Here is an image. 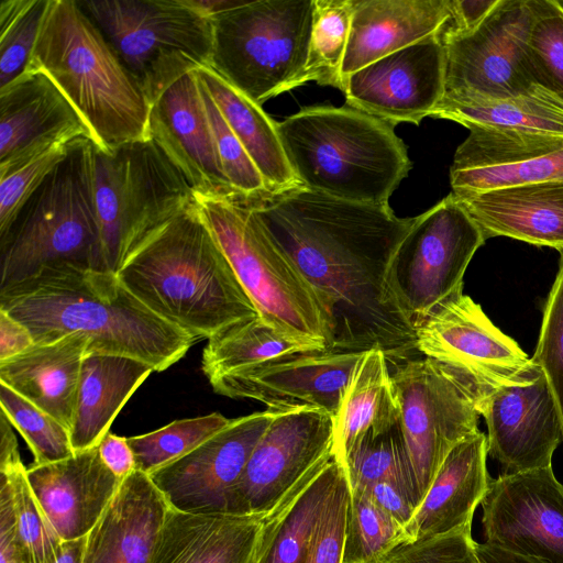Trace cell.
<instances>
[{
    "label": "cell",
    "instance_id": "f35d334b",
    "mask_svg": "<svg viewBox=\"0 0 563 563\" xmlns=\"http://www.w3.org/2000/svg\"><path fill=\"white\" fill-rule=\"evenodd\" d=\"M405 530L361 489H350L343 563H385L406 543Z\"/></svg>",
    "mask_w": 563,
    "mask_h": 563
},
{
    "label": "cell",
    "instance_id": "7a4b0ae2",
    "mask_svg": "<svg viewBox=\"0 0 563 563\" xmlns=\"http://www.w3.org/2000/svg\"><path fill=\"white\" fill-rule=\"evenodd\" d=\"M0 309L29 329L34 344L77 333L89 341L87 353L133 357L156 372L174 365L195 343L144 306L110 271L47 267L0 289Z\"/></svg>",
    "mask_w": 563,
    "mask_h": 563
},
{
    "label": "cell",
    "instance_id": "7dc6e473",
    "mask_svg": "<svg viewBox=\"0 0 563 563\" xmlns=\"http://www.w3.org/2000/svg\"><path fill=\"white\" fill-rule=\"evenodd\" d=\"M77 142L59 144L0 177V240L8 234L27 200Z\"/></svg>",
    "mask_w": 563,
    "mask_h": 563
},
{
    "label": "cell",
    "instance_id": "7402d4cb",
    "mask_svg": "<svg viewBox=\"0 0 563 563\" xmlns=\"http://www.w3.org/2000/svg\"><path fill=\"white\" fill-rule=\"evenodd\" d=\"M79 140L92 141L91 133L47 75L25 70L0 88V177Z\"/></svg>",
    "mask_w": 563,
    "mask_h": 563
},
{
    "label": "cell",
    "instance_id": "b9f144b4",
    "mask_svg": "<svg viewBox=\"0 0 563 563\" xmlns=\"http://www.w3.org/2000/svg\"><path fill=\"white\" fill-rule=\"evenodd\" d=\"M0 405L32 451L34 465L57 462L75 453L65 426L2 383Z\"/></svg>",
    "mask_w": 563,
    "mask_h": 563
},
{
    "label": "cell",
    "instance_id": "60d3db41",
    "mask_svg": "<svg viewBox=\"0 0 563 563\" xmlns=\"http://www.w3.org/2000/svg\"><path fill=\"white\" fill-rule=\"evenodd\" d=\"M219 412L179 419L153 432L126 438L134 454L135 470L150 474L189 453L230 423Z\"/></svg>",
    "mask_w": 563,
    "mask_h": 563
},
{
    "label": "cell",
    "instance_id": "277c9868",
    "mask_svg": "<svg viewBox=\"0 0 563 563\" xmlns=\"http://www.w3.org/2000/svg\"><path fill=\"white\" fill-rule=\"evenodd\" d=\"M25 70L55 82L101 150L150 139L141 86L78 1L48 0Z\"/></svg>",
    "mask_w": 563,
    "mask_h": 563
},
{
    "label": "cell",
    "instance_id": "f907efd6",
    "mask_svg": "<svg viewBox=\"0 0 563 563\" xmlns=\"http://www.w3.org/2000/svg\"><path fill=\"white\" fill-rule=\"evenodd\" d=\"M361 490L364 492L380 510L391 517L406 533L415 516L416 506L407 490L400 484L390 481H382L365 488H361Z\"/></svg>",
    "mask_w": 563,
    "mask_h": 563
},
{
    "label": "cell",
    "instance_id": "5b68a950",
    "mask_svg": "<svg viewBox=\"0 0 563 563\" xmlns=\"http://www.w3.org/2000/svg\"><path fill=\"white\" fill-rule=\"evenodd\" d=\"M277 131L299 184L339 199L388 203L411 168L394 126L351 107L305 108Z\"/></svg>",
    "mask_w": 563,
    "mask_h": 563
},
{
    "label": "cell",
    "instance_id": "ac0fdd59",
    "mask_svg": "<svg viewBox=\"0 0 563 563\" xmlns=\"http://www.w3.org/2000/svg\"><path fill=\"white\" fill-rule=\"evenodd\" d=\"M363 352L310 351L282 356L210 379L217 394L253 399L267 409L339 411Z\"/></svg>",
    "mask_w": 563,
    "mask_h": 563
},
{
    "label": "cell",
    "instance_id": "816d5d0a",
    "mask_svg": "<svg viewBox=\"0 0 563 563\" xmlns=\"http://www.w3.org/2000/svg\"><path fill=\"white\" fill-rule=\"evenodd\" d=\"M0 563H30L19 539L10 487L0 477Z\"/></svg>",
    "mask_w": 563,
    "mask_h": 563
},
{
    "label": "cell",
    "instance_id": "ab89813d",
    "mask_svg": "<svg viewBox=\"0 0 563 563\" xmlns=\"http://www.w3.org/2000/svg\"><path fill=\"white\" fill-rule=\"evenodd\" d=\"M0 477L10 487L16 532L30 563H55L63 540L33 493L26 467L21 460L0 464Z\"/></svg>",
    "mask_w": 563,
    "mask_h": 563
},
{
    "label": "cell",
    "instance_id": "7c38bea8",
    "mask_svg": "<svg viewBox=\"0 0 563 563\" xmlns=\"http://www.w3.org/2000/svg\"><path fill=\"white\" fill-rule=\"evenodd\" d=\"M485 242L452 192L413 218L393 256L389 284L415 329L443 302L463 292L466 268Z\"/></svg>",
    "mask_w": 563,
    "mask_h": 563
},
{
    "label": "cell",
    "instance_id": "db71d44e",
    "mask_svg": "<svg viewBox=\"0 0 563 563\" xmlns=\"http://www.w3.org/2000/svg\"><path fill=\"white\" fill-rule=\"evenodd\" d=\"M98 449L104 464L119 478L124 479L135 470L134 454L126 438L108 432Z\"/></svg>",
    "mask_w": 563,
    "mask_h": 563
},
{
    "label": "cell",
    "instance_id": "f5cc1de1",
    "mask_svg": "<svg viewBox=\"0 0 563 563\" xmlns=\"http://www.w3.org/2000/svg\"><path fill=\"white\" fill-rule=\"evenodd\" d=\"M499 0H451L452 16L443 31L468 33L489 15Z\"/></svg>",
    "mask_w": 563,
    "mask_h": 563
},
{
    "label": "cell",
    "instance_id": "4dcf8cb0",
    "mask_svg": "<svg viewBox=\"0 0 563 563\" xmlns=\"http://www.w3.org/2000/svg\"><path fill=\"white\" fill-rule=\"evenodd\" d=\"M154 368L140 360L86 353L69 430L75 452L97 446L114 418Z\"/></svg>",
    "mask_w": 563,
    "mask_h": 563
},
{
    "label": "cell",
    "instance_id": "8fae6325",
    "mask_svg": "<svg viewBox=\"0 0 563 563\" xmlns=\"http://www.w3.org/2000/svg\"><path fill=\"white\" fill-rule=\"evenodd\" d=\"M399 361L391 384L420 505L450 451L479 431L478 405L489 390L430 357Z\"/></svg>",
    "mask_w": 563,
    "mask_h": 563
},
{
    "label": "cell",
    "instance_id": "6da1fadb",
    "mask_svg": "<svg viewBox=\"0 0 563 563\" xmlns=\"http://www.w3.org/2000/svg\"><path fill=\"white\" fill-rule=\"evenodd\" d=\"M246 200L318 298L328 351L377 349L399 361L416 350V329L389 284L393 256L413 218H398L388 203L303 186Z\"/></svg>",
    "mask_w": 563,
    "mask_h": 563
},
{
    "label": "cell",
    "instance_id": "680465c9",
    "mask_svg": "<svg viewBox=\"0 0 563 563\" xmlns=\"http://www.w3.org/2000/svg\"><path fill=\"white\" fill-rule=\"evenodd\" d=\"M86 540L87 536L75 540L63 541L60 554L55 563H81Z\"/></svg>",
    "mask_w": 563,
    "mask_h": 563
},
{
    "label": "cell",
    "instance_id": "4fadbf2b",
    "mask_svg": "<svg viewBox=\"0 0 563 563\" xmlns=\"http://www.w3.org/2000/svg\"><path fill=\"white\" fill-rule=\"evenodd\" d=\"M332 417L277 411L234 487L231 516L269 517L334 457Z\"/></svg>",
    "mask_w": 563,
    "mask_h": 563
},
{
    "label": "cell",
    "instance_id": "d6986e66",
    "mask_svg": "<svg viewBox=\"0 0 563 563\" xmlns=\"http://www.w3.org/2000/svg\"><path fill=\"white\" fill-rule=\"evenodd\" d=\"M441 33L380 57L343 80L346 103L390 125H418L445 92Z\"/></svg>",
    "mask_w": 563,
    "mask_h": 563
},
{
    "label": "cell",
    "instance_id": "e575fe53",
    "mask_svg": "<svg viewBox=\"0 0 563 563\" xmlns=\"http://www.w3.org/2000/svg\"><path fill=\"white\" fill-rule=\"evenodd\" d=\"M334 457L266 518L255 563H305L322 508L342 472Z\"/></svg>",
    "mask_w": 563,
    "mask_h": 563
},
{
    "label": "cell",
    "instance_id": "11a10c76",
    "mask_svg": "<svg viewBox=\"0 0 563 563\" xmlns=\"http://www.w3.org/2000/svg\"><path fill=\"white\" fill-rule=\"evenodd\" d=\"M33 345L29 329L0 309V361L14 357Z\"/></svg>",
    "mask_w": 563,
    "mask_h": 563
},
{
    "label": "cell",
    "instance_id": "f6af8a7d",
    "mask_svg": "<svg viewBox=\"0 0 563 563\" xmlns=\"http://www.w3.org/2000/svg\"><path fill=\"white\" fill-rule=\"evenodd\" d=\"M559 269L545 300L533 362L544 374L553 396L563 442V249Z\"/></svg>",
    "mask_w": 563,
    "mask_h": 563
},
{
    "label": "cell",
    "instance_id": "4316f807",
    "mask_svg": "<svg viewBox=\"0 0 563 563\" xmlns=\"http://www.w3.org/2000/svg\"><path fill=\"white\" fill-rule=\"evenodd\" d=\"M455 197L485 240L507 236L537 246L563 249V181L523 184Z\"/></svg>",
    "mask_w": 563,
    "mask_h": 563
},
{
    "label": "cell",
    "instance_id": "8d00e7d4",
    "mask_svg": "<svg viewBox=\"0 0 563 563\" xmlns=\"http://www.w3.org/2000/svg\"><path fill=\"white\" fill-rule=\"evenodd\" d=\"M352 0H314V12L306 65L296 88L316 81L343 91L342 65L346 52Z\"/></svg>",
    "mask_w": 563,
    "mask_h": 563
},
{
    "label": "cell",
    "instance_id": "7bdbcfd3",
    "mask_svg": "<svg viewBox=\"0 0 563 563\" xmlns=\"http://www.w3.org/2000/svg\"><path fill=\"white\" fill-rule=\"evenodd\" d=\"M529 65L538 85L563 99V2L530 0Z\"/></svg>",
    "mask_w": 563,
    "mask_h": 563
},
{
    "label": "cell",
    "instance_id": "c3c4849f",
    "mask_svg": "<svg viewBox=\"0 0 563 563\" xmlns=\"http://www.w3.org/2000/svg\"><path fill=\"white\" fill-rule=\"evenodd\" d=\"M349 483L342 468L312 533L305 563H343Z\"/></svg>",
    "mask_w": 563,
    "mask_h": 563
},
{
    "label": "cell",
    "instance_id": "e0dca14e",
    "mask_svg": "<svg viewBox=\"0 0 563 563\" xmlns=\"http://www.w3.org/2000/svg\"><path fill=\"white\" fill-rule=\"evenodd\" d=\"M481 506L484 543L563 563V484L552 466L492 478Z\"/></svg>",
    "mask_w": 563,
    "mask_h": 563
},
{
    "label": "cell",
    "instance_id": "603a6c76",
    "mask_svg": "<svg viewBox=\"0 0 563 563\" xmlns=\"http://www.w3.org/2000/svg\"><path fill=\"white\" fill-rule=\"evenodd\" d=\"M148 134L195 194L239 195L222 170L196 69L184 74L150 104Z\"/></svg>",
    "mask_w": 563,
    "mask_h": 563
},
{
    "label": "cell",
    "instance_id": "9c48e42d",
    "mask_svg": "<svg viewBox=\"0 0 563 563\" xmlns=\"http://www.w3.org/2000/svg\"><path fill=\"white\" fill-rule=\"evenodd\" d=\"M313 12L314 0H258L211 16L208 67L258 104L296 88Z\"/></svg>",
    "mask_w": 563,
    "mask_h": 563
},
{
    "label": "cell",
    "instance_id": "836d02e7",
    "mask_svg": "<svg viewBox=\"0 0 563 563\" xmlns=\"http://www.w3.org/2000/svg\"><path fill=\"white\" fill-rule=\"evenodd\" d=\"M398 421L386 354L377 349L365 351L333 418L334 460L343 465L366 433H380Z\"/></svg>",
    "mask_w": 563,
    "mask_h": 563
},
{
    "label": "cell",
    "instance_id": "5bb4252c",
    "mask_svg": "<svg viewBox=\"0 0 563 563\" xmlns=\"http://www.w3.org/2000/svg\"><path fill=\"white\" fill-rule=\"evenodd\" d=\"M416 350L486 390L526 384L542 372L463 292L443 302L416 329Z\"/></svg>",
    "mask_w": 563,
    "mask_h": 563
},
{
    "label": "cell",
    "instance_id": "ba28073f",
    "mask_svg": "<svg viewBox=\"0 0 563 563\" xmlns=\"http://www.w3.org/2000/svg\"><path fill=\"white\" fill-rule=\"evenodd\" d=\"M86 153L106 267L117 273L130 253L194 200V190L151 139L110 152L87 140Z\"/></svg>",
    "mask_w": 563,
    "mask_h": 563
},
{
    "label": "cell",
    "instance_id": "cb8c5ba5",
    "mask_svg": "<svg viewBox=\"0 0 563 563\" xmlns=\"http://www.w3.org/2000/svg\"><path fill=\"white\" fill-rule=\"evenodd\" d=\"M31 488L63 541L86 537L103 515L123 479L102 461L98 445L26 468Z\"/></svg>",
    "mask_w": 563,
    "mask_h": 563
},
{
    "label": "cell",
    "instance_id": "9a60e30c",
    "mask_svg": "<svg viewBox=\"0 0 563 563\" xmlns=\"http://www.w3.org/2000/svg\"><path fill=\"white\" fill-rule=\"evenodd\" d=\"M531 22L530 0H499L474 31L442 30L445 91L509 97L537 86L527 55Z\"/></svg>",
    "mask_w": 563,
    "mask_h": 563
},
{
    "label": "cell",
    "instance_id": "83f0119b",
    "mask_svg": "<svg viewBox=\"0 0 563 563\" xmlns=\"http://www.w3.org/2000/svg\"><path fill=\"white\" fill-rule=\"evenodd\" d=\"M487 455V437L482 431L450 451L416 509L406 530V543L472 526L492 479Z\"/></svg>",
    "mask_w": 563,
    "mask_h": 563
},
{
    "label": "cell",
    "instance_id": "44dd1931",
    "mask_svg": "<svg viewBox=\"0 0 563 563\" xmlns=\"http://www.w3.org/2000/svg\"><path fill=\"white\" fill-rule=\"evenodd\" d=\"M478 412L487 426L488 455L501 466L500 475L552 466L562 429L542 372L532 382L489 390Z\"/></svg>",
    "mask_w": 563,
    "mask_h": 563
},
{
    "label": "cell",
    "instance_id": "f1b7e54d",
    "mask_svg": "<svg viewBox=\"0 0 563 563\" xmlns=\"http://www.w3.org/2000/svg\"><path fill=\"white\" fill-rule=\"evenodd\" d=\"M266 518L170 508L148 563H255Z\"/></svg>",
    "mask_w": 563,
    "mask_h": 563
},
{
    "label": "cell",
    "instance_id": "681fc988",
    "mask_svg": "<svg viewBox=\"0 0 563 563\" xmlns=\"http://www.w3.org/2000/svg\"><path fill=\"white\" fill-rule=\"evenodd\" d=\"M471 528L404 543L385 563H479Z\"/></svg>",
    "mask_w": 563,
    "mask_h": 563
},
{
    "label": "cell",
    "instance_id": "d4e9b609",
    "mask_svg": "<svg viewBox=\"0 0 563 563\" xmlns=\"http://www.w3.org/2000/svg\"><path fill=\"white\" fill-rule=\"evenodd\" d=\"M169 509L148 474L134 470L87 534L81 563H148Z\"/></svg>",
    "mask_w": 563,
    "mask_h": 563
},
{
    "label": "cell",
    "instance_id": "f546056e",
    "mask_svg": "<svg viewBox=\"0 0 563 563\" xmlns=\"http://www.w3.org/2000/svg\"><path fill=\"white\" fill-rule=\"evenodd\" d=\"M89 341L69 334L0 361V383L70 430L76 410L82 360Z\"/></svg>",
    "mask_w": 563,
    "mask_h": 563
},
{
    "label": "cell",
    "instance_id": "3957f363",
    "mask_svg": "<svg viewBox=\"0 0 563 563\" xmlns=\"http://www.w3.org/2000/svg\"><path fill=\"white\" fill-rule=\"evenodd\" d=\"M115 274L144 306L195 341L258 317L194 200L130 253Z\"/></svg>",
    "mask_w": 563,
    "mask_h": 563
},
{
    "label": "cell",
    "instance_id": "ffe728a7",
    "mask_svg": "<svg viewBox=\"0 0 563 563\" xmlns=\"http://www.w3.org/2000/svg\"><path fill=\"white\" fill-rule=\"evenodd\" d=\"M563 181V135L474 128L450 168L455 196Z\"/></svg>",
    "mask_w": 563,
    "mask_h": 563
},
{
    "label": "cell",
    "instance_id": "bcb514c9",
    "mask_svg": "<svg viewBox=\"0 0 563 563\" xmlns=\"http://www.w3.org/2000/svg\"><path fill=\"white\" fill-rule=\"evenodd\" d=\"M198 79L217 154L231 187L245 199H261L271 195L243 145L222 117L203 82L199 77Z\"/></svg>",
    "mask_w": 563,
    "mask_h": 563
},
{
    "label": "cell",
    "instance_id": "9f6ffc18",
    "mask_svg": "<svg viewBox=\"0 0 563 563\" xmlns=\"http://www.w3.org/2000/svg\"><path fill=\"white\" fill-rule=\"evenodd\" d=\"M475 549L479 563H543L534 559L506 552L486 543L476 542Z\"/></svg>",
    "mask_w": 563,
    "mask_h": 563
},
{
    "label": "cell",
    "instance_id": "2e32d148",
    "mask_svg": "<svg viewBox=\"0 0 563 563\" xmlns=\"http://www.w3.org/2000/svg\"><path fill=\"white\" fill-rule=\"evenodd\" d=\"M277 411L266 409L230 423L181 457L148 474L172 509L230 515L232 495Z\"/></svg>",
    "mask_w": 563,
    "mask_h": 563
},
{
    "label": "cell",
    "instance_id": "6f0895ef",
    "mask_svg": "<svg viewBox=\"0 0 563 563\" xmlns=\"http://www.w3.org/2000/svg\"><path fill=\"white\" fill-rule=\"evenodd\" d=\"M184 2L199 13L211 18L218 13L235 8L245 1L236 0H184Z\"/></svg>",
    "mask_w": 563,
    "mask_h": 563
},
{
    "label": "cell",
    "instance_id": "52a82bcc",
    "mask_svg": "<svg viewBox=\"0 0 563 563\" xmlns=\"http://www.w3.org/2000/svg\"><path fill=\"white\" fill-rule=\"evenodd\" d=\"M86 141L46 177L1 239L0 289L59 265L108 271L95 210Z\"/></svg>",
    "mask_w": 563,
    "mask_h": 563
},
{
    "label": "cell",
    "instance_id": "30bf717a",
    "mask_svg": "<svg viewBox=\"0 0 563 563\" xmlns=\"http://www.w3.org/2000/svg\"><path fill=\"white\" fill-rule=\"evenodd\" d=\"M151 104L184 74L209 66L211 18L184 0L78 1Z\"/></svg>",
    "mask_w": 563,
    "mask_h": 563
},
{
    "label": "cell",
    "instance_id": "8992f818",
    "mask_svg": "<svg viewBox=\"0 0 563 563\" xmlns=\"http://www.w3.org/2000/svg\"><path fill=\"white\" fill-rule=\"evenodd\" d=\"M194 202L258 316L278 331L327 351L329 332L318 298L249 201L241 195L194 192Z\"/></svg>",
    "mask_w": 563,
    "mask_h": 563
},
{
    "label": "cell",
    "instance_id": "d590c367",
    "mask_svg": "<svg viewBox=\"0 0 563 563\" xmlns=\"http://www.w3.org/2000/svg\"><path fill=\"white\" fill-rule=\"evenodd\" d=\"M310 351L322 350L278 331L258 316L232 323L208 338L201 368L210 380L285 355Z\"/></svg>",
    "mask_w": 563,
    "mask_h": 563
},
{
    "label": "cell",
    "instance_id": "1f68e13d",
    "mask_svg": "<svg viewBox=\"0 0 563 563\" xmlns=\"http://www.w3.org/2000/svg\"><path fill=\"white\" fill-rule=\"evenodd\" d=\"M429 117L452 120L468 130L563 135V99L540 85L509 97L445 91Z\"/></svg>",
    "mask_w": 563,
    "mask_h": 563
},
{
    "label": "cell",
    "instance_id": "d6a6232c",
    "mask_svg": "<svg viewBox=\"0 0 563 563\" xmlns=\"http://www.w3.org/2000/svg\"><path fill=\"white\" fill-rule=\"evenodd\" d=\"M213 102L243 145L269 194L301 186L288 162L277 122L247 96L207 66L197 68Z\"/></svg>",
    "mask_w": 563,
    "mask_h": 563
},
{
    "label": "cell",
    "instance_id": "74e56055",
    "mask_svg": "<svg viewBox=\"0 0 563 563\" xmlns=\"http://www.w3.org/2000/svg\"><path fill=\"white\" fill-rule=\"evenodd\" d=\"M341 466L350 489L395 482L407 490L417 509L419 503L399 421L380 433H366Z\"/></svg>",
    "mask_w": 563,
    "mask_h": 563
},
{
    "label": "cell",
    "instance_id": "ee69618b",
    "mask_svg": "<svg viewBox=\"0 0 563 563\" xmlns=\"http://www.w3.org/2000/svg\"><path fill=\"white\" fill-rule=\"evenodd\" d=\"M47 3L48 0L0 2V88L25 71Z\"/></svg>",
    "mask_w": 563,
    "mask_h": 563
},
{
    "label": "cell",
    "instance_id": "484cf974",
    "mask_svg": "<svg viewBox=\"0 0 563 563\" xmlns=\"http://www.w3.org/2000/svg\"><path fill=\"white\" fill-rule=\"evenodd\" d=\"M352 4L343 80L380 57L441 33L452 16L451 0H352Z\"/></svg>",
    "mask_w": 563,
    "mask_h": 563
}]
</instances>
